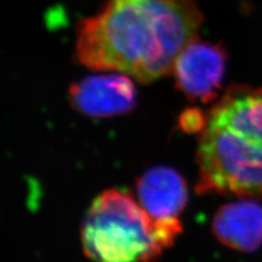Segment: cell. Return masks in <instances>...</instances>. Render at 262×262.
I'll return each instance as SVG.
<instances>
[{
  "label": "cell",
  "mask_w": 262,
  "mask_h": 262,
  "mask_svg": "<svg viewBox=\"0 0 262 262\" xmlns=\"http://www.w3.org/2000/svg\"><path fill=\"white\" fill-rule=\"evenodd\" d=\"M203 21L194 0H107L78 29L76 56L93 70H116L142 83L168 75Z\"/></svg>",
  "instance_id": "6da1fadb"
},
{
  "label": "cell",
  "mask_w": 262,
  "mask_h": 262,
  "mask_svg": "<svg viewBox=\"0 0 262 262\" xmlns=\"http://www.w3.org/2000/svg\"><path fill=\"white\" fill-rule=\"evenodd\" d=\"M201 194L262 196V88L233 85L213 106L196 150Z\"/></svg>",
  "instance_id": "7a4b0ae2"
},
{
  "label": "cell",
  "mask_w": 262,
  "mask_h": 262,
  "mask_svg": "<svg viewBox=\"0 0 262 262\" xmlns=\"http://www.w3.org/2000/svg\"><path fill=\"white\" fill-rule=\"evenodd\" d=\"M183 232L176 220H155L130 194L96 196L81 225L84 253L94 262H154Z\"/></svg>",
  "instance_id": "3957f363"
},
{
  "label": "cell",
  "mask_w": 262,
  "mask_h": 262,
  "mask_svg": "<svg viewBox=\"0 0 262 262\" xmlns=\"http://www.w3.org/2000/svg\"><path fill=\"white\" fill-rule=\"evenodd\" d=\"M226 62L227 54L221 44L192 40L178 55L171 70L176 88L190 101L208 104L219 95Z\"/></svg>",
  "instance_id": "277c9868"
},
{
  "label": "cell",
  "mask_w": 262,
  "mask_h": 262,
  "mask_svg": "<svg viewBox=\"0 0 262 262\" xmlns=\"http://www.w3.org/2000/svg\"><path fill=\"white\" fill-rule=\"evenodd\" d=\"M70 103L91 117H112L135 107L137 90L125 73L88 77L70 88Z\"/></svg>",
  "instance_id": "5b68a950"
},
{
  "label": "cell",
  "mask_w": 262,
  "mask_h": 262,
  "mask_svg": "<svg viewBox=\"0 0 262 262\" xmlns=\"http://www.w3.org/2000/svg\"><path fill=\"white\" fill-rule=\"evenodd\" d=\"M139 202L155 220H176L188 202L185 179L176 170L158 166L150 168L138 179Z\"/></svg>",
  "instance_id": "8992f818"
},
{
  "label": "cell",
  "mask_w": 262,
  "mask_h": 262,
  "mask_svg": "<svg viewBox=\"0 0 262 262\" xmlns=\"http://www.w3.org/2000/svg\"><path fill=\"white\" fill-rule=\"evenodd\" d=\"M212 232L228 248L256 251L262 245V207L249 200L224 204L213 217Z\"/></svg>",
  "instance_id": "52a82bcc"
},
{
  "label": "cell",
  "mask_w": 262,
  "mask_h": 262,
  "mask_svg": "<svg viewBox=\"0 0 262 262\" xmlns=\"http://www.w3.org/2000/svg\"><path fill=\"white\" fill-rule=\"evenodd\" d=\"M207 117L198 108H188L179 117V126L185 133H199L206 127Z\"/></svg>",
  "instance_id": "ba28073f"
}]
</instances>
